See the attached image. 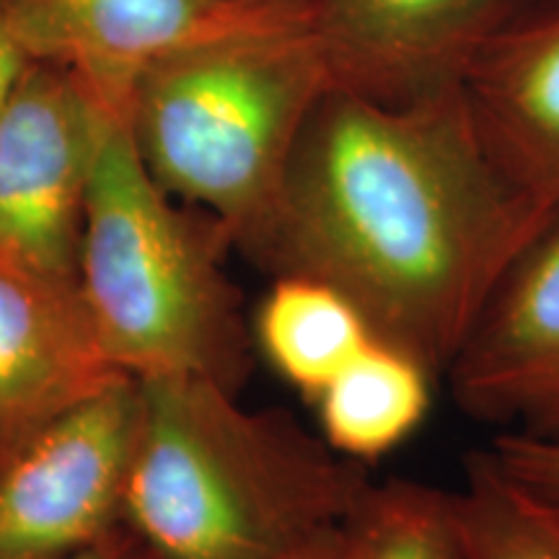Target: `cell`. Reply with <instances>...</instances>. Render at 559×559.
Instances as JSON below:
<instances>
[{
    "mask_svg": "<svg viewBox=\"0 0 559 559\" xmlns=\"http://www.w3.org/2000/svg\"><path fill=\"white\" fill-rule=\"evenodd\" d=\"M555 218L489 153L464 88L379 104L332 86L247 254L337 288L440 379Z\"/></svg>",
    "mask_w": 559,
    "mask_h": 559,
    "instance_id": "obj_1",
    "label": "cell"
},
{
    "mask_svg": "<svg viewBox=\"0 0 559 559\" xmlns=\"http://www.w3.org/2000/svg\"><path fill=\"white\" fill-rule=\"evenodd\" d=\"M138 381L122 519L158 559H272L347 523L366 464L205 376Z\"/></svg>",
    "mask_w": 559,
    "mask_h": 559,
    "instance_id": "obj_2",
    "label": "cell"
},
{
    "mask_svg": "<svg viewBox=\"0 0 559 559\" xmlns=\"http://www.w3.org/2000/svg\"><path fill=\"white\" fill-rule=\"evenodd\" d=\"M187 207L151 177L128 122L115 117L91 174L79 290L124 376H205L239 391L254 337L223 270L234 241Z\"/></svg>",
    "mask_w": 559,
    "mask_h": 559,
    "instance_id": "obj_3",
    "label": "cell"
},
{
    "mask_svg": "<svg viewBox=\"0 0 559 559\" xmlns=\"http://www.w3.org/2000/svg\"><path fill=\"white\" fill-rule=\"evenodd\" d=\"M334 86L311 19L177 52L132 86L124 122L151 177L247 251Z\"/></svg>",
    "mask_w": 559,
    "mask_h": 559,
    "instance_id": "obj_4",
    "label": "cell"
},
{
    "mask_svg": "<svg viewBox=\"0 0 559 559\" xmlns=\"http://www.w3.org/2000/svg\"><path fill=\"white\" fill-rule=\"evenodd\" d=\"M115 111L32 62L0 115V264L79 285L86 200Z\"/></svg>",
    "mask_w": 559,
    "mask_h": 559,
    "instance_id": "obj_5",
    "label": "cell"
},
{
    "mask_svg": "<svg viewBox=\"0 0 559 559\" xmlns=\"http://www.w3.org/2000/svg\"><path fill=\"white\" fill-rule=\"evenodd\" d=\"M138 381L120 379L0 461V559H60L124 528Z\"/></svg>",
    "mask_w": 559,
    "mask_h": 559,
    "instance_id": "obj_6",
    "label": "cell"
},
{
    "mask_svg": "<svg viewBox=\"0 0 559 559\" xmlns=\"http://www.w3.org/2000/svg\"><path fill=\"white\" fill-rule=\"evenodd\" d=\"M29 62L79 79L124 117L138 79L171 55L311 19L309 0H0Z\"/></svg>",
    "mask_w": 559,
    "mask_h": 559,
    "instance_id": "obj_7",
    "label": "cell"
},
{
    "mask_svg": "<svg viewBox=\"0 0 559 559\" xmlns=\"http://www.w3.org/2000/svg\"><path fill=\"white\" fill-rule=\"evenodd\" d=\"M332 83L379 104L464 88L500 34L539 0H309Z\"/></svg>",
    "mask_w": 559,
    "mask_h": 559,
    "instance_id": "obj_8",
    "label": "cell"
},
{
    "mask_svg": "<svg viewBox=\"0 0 559 559\" xmlns=\"http://www.w3.org/2000/svg\"><path fill=\"white\" fill-rule=\"evenodd\" d=\"M445 379L495 432L559 440V218L502 280Z\"/></svg>",
    "mask_w": 559,
    "mask_h": 559,
    "instance_id": "obj_9",
    "label": "cell"
},
{
    "mask_svg": "<svg viewBox=\"0 0 559 559\" xmlns=\"http://www.w3.org/2000/svg\"><path fill=\"white\" fill-rule=\"evenodd\" d=\"M120 379L79 285L0 264V461Z\"/></svg>",
    "mask_w": 559,
    "mask_h": 559,
    "instance_id": "obj_10",
    "label": "cell"
},
{
    "mask_svg": "<svg viewBox=\"0 0 559 559\" xmlns=\"http://www.w3.org/2000/svg\"><path fill=\"white\" fill-rule=\"evenodd\" d=\"M464 94L489 153L559 215V0H539L500 34Z\"/></svg>",
    "mask_w": 559,
    "mask_h": 559,
    "instance_id": "obj_11",
    "label": "cell"
},
{
    "mask_svg": "<svg viewBox=\"0 0 559 559\" xmlns=\"http://www.w3.org/2000/svg\"><path fill=\"white\" fill-rule=\"evenodd\" d=\"M432 381L409 353L373 337L313 400L321 436L358 464L386 456L428 417Z\"/></svg>",
    "mask_w": 559,
    "mask_h": 559,
    "instance_id": "obj_12",
    "label": "cell"
},
{
    "mask_svg": "<svg viewBox=\"0 0 559 559\" xmlns=\"http://www.w3.org/2000/svg\"><path fill=\"white\" fill-rule=\"evenodd\" d=\"M251 337L272 368L313 402L373 340L358 306L306 275H277L257 309Z\"/></svg>",
    "mask_w": 559,
    "mask_h": 559,
    "instance_id": "obj_13",
    "label": "cell"
},
{
    "mask_svg": "<svg viewBox=\"0 0 559 559\" xmlns=\"http://www.w3.org/2000/svg\"><path fill=\"white\" fill-rule=\"evenodd\" d=\"M464 559H559V513L510 479L481 449L453 492Z\"/></svg>",
    "mask_w": 559,
    "mask_h": 559,
    "instance_id": "obj_14",
    "label": "cell"
},
{
    "mask_svg": "<svg viewBox=\"0 0 559 559\" xmlns=\"http://www.w3.org/2000/svg\"><path fill=\"white\" fill-rule=\"evenodd\" d=\"M347 523L355 559H464L453 492L425 481H370Z\"/></svg>",
    "mask_w": 559,
    "mask_h": 559,
    "instance_id": "obj_15",
    "label": "cell"
},
{
    "mask_svg": "<svg viewBox=\"0 0 559 559\" xmlns=\"http://www.w3.org/2000/svg\"><path fill=\"white\" fill-rule=\"evenodd\" d=\"M485 451L510 479L559 513V440L495 432Z\"/></svg>",
    "mask_w": 559,
    "mask_h": 559,
    "instance_id": "obj_16",
    "label": "cell"
},
{
    "mask_svg": "<svg viewBox=\"0 0 559 559\" xmlns=\"http://www.w3.org/2000/svg\"><path fill=\"white\" fill-rule=\"evenodd\" d=\"M140 559H158L143 547V557ZM272 559H355V536L349 531V523H340V526L324 528L313 534L311 539L296 544V547L283 551V555Z\"/></svg>",
    "mask_w": 559,
    "mask_h": 559,
    "instance_id": "obj_17",
    "label": "cell"
},
{
    "mask_svg": "<svg viewBox=\"0 0 559 559\" xmlns=\"http://www.w3.org/2000/svg\"><path fill=\"white\" fill-rule=\"evenodd\" d=\"M29 66L32 62L19 47V41L13 39L9 21H5L3 5H0V115H3L5 107H9L13 91H16L19 81L24 79L26 68Z\"/></svg>",
    "mask_w": 559,
    "mask_h": 559,
    "instance_id": "obj_18",
    "label": "cell"
},
{
    "mask_svg": "<svg viewBox=\"0 0 559 559\" xmlns=\"http://www.w3.org/2000/svg\"><path fill=\"white\" fill-rule=\"evenodd\" d=\"M143 557V544L138 542V536L124 526L117 534H111L109 539H104L96 547L75 551L70 557H60V559H140Z\"/></svg>",
    "mask_w": 559,
    "mask_h": 559,
    "instance_id": "obj_19",
    "label": "cell"
}]
</instances>
